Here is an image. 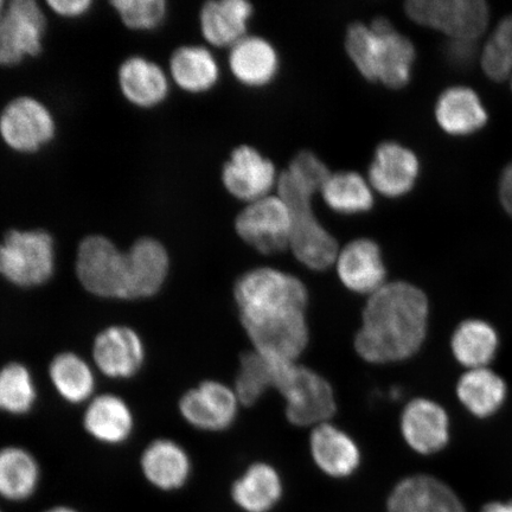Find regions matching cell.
I'll list each match as a JSON object with an SVG mask.
<instances>
[{
  "mask_svg": "<svg viewBox=\"0 0 512 512\" xmlns=\"http://www.w3.org/2000/svg\"><path fill=\"white\" fill-rule=\"evenodd\" d=\"M83 427L102 444H123L133 432V413L119 396L102 394L89 402L83 415Z\"/></svg>",
  "mask_w": 512,
  "mask_h": 512,
  "instance_id": "27",
  "label": "cell"
},
{
  "mask_svg": "<svg viewBox=\"0 0 512 512\" xmlns=\"http://www.w3.org/2000/svg\"><path fill=\"white\" fill-rule=\"evenodd\" d=\"M230 73L240 85L247 88L270 86L280 70V55L267 38L247 35L229 49Z\"/></svg>",
  "mask_w": 512,
  "mask_h": 512,
  "instance_id": "21",
  "label": "cell"
},
{
  "mask_svg": "<svg viewBox=\"0 0 512 512\" xmlns=\"http://www.w3.org/2000/svg\"><path fill=\"white\" fill-rule=\"evenodd\" d=\"M420 174L419 156L400 142L386 140L376 146L367 179L375 194L389 200H399L411 194Z\"/></svg>",
  "mask_w": 512,
  "mask_h": 512,
  "instance_id": "12",
  "label": "cell"
},
{
  "mask_svg": "<svg viewBox=\"0 0 512 512\" xmlns=\"http://www.w3.org/2000/svg\"><path fill=\"white\" fill-rule=\"evenodd\" d=\"M344 48L357 72L369 82L394 91L411 83L416 48L390 19L376 17L369 24L351 23L345 31Z\"/></svg>",
  "mask_w": 512,
  "mask_h": 512,
  "instance_id": "3",
  "label": "cell"
},
{
  "mask_svg": "<svg viewBox=\"0 0 512 512\" xmlns=\"http://www.w3.org/2000/svg\"><path fill=\"white\" fill-rule=\"evenodd\" d=\"M342 284L358 294H374L386 285L387 270L379 243L358 238L345 245L335 262Z\"/></svg>",
  "mask_w": 512,
  "mask_h": 512,
  "instance_id": "17",
  "label": "cell"
},
{
  "mask_svg": "<svg viewBox=\"0 0 512 512\" xmlns=\"http://www.w3.org/2000/svg\"><path fill=\"white\" fill-rule=\"evenodd\" d=\"M140 467L147 482L162 491L182 489L191 475L189 454L169 439H158L147 446Z\"/></svg>",
  "mask_w": 512,
  "mask_h": 512,
  "instance_id": "26",
  "label": "cell"
},
{
  "mask_svg": "<svg viewBox=\"0 0 512 512\" xmlns=\"http://www.w3.org/2000/svg\"><path fill=\"white\" fill-rule=\"evenodd\" d=\"M283 496V482L277 470L265 463L253 464L236 480L233 501L245 512H270Z\"/></svg>",
  "mask_w": 512,
  "mask_h": 512,
  "instance_id": "30",
  "label": "cell"
},
{
  "mask_svg": "<svg viewBox=\"0 0 512 512\" xmlns=\"http://www.w3.org/2000/svg\"><path fill=\"white\" fill-rule=\"evenodd\" d=\"M46 17L34 0H15L0 17V66L41 53Z\"/></svg>",
  "mask_w": 512,
  "mask_h": 512,
  "instance_id": "11",
  "label": "cell"
},
{
  "mask_svg": "<svg viewBox=\"0 0 512 512\" xmlns=\"http://www.w3.org/2000/svg\"><path fill=\"white\" fill-rule=\"evenodd\" d=\"M434 118L440 130L448 136L465 138L483 131L489 124V112L475 89L454 85L438 96Z\"/></svg>",
  "mask_w": 512,
  "mask_h": 512,
  "instance_id": "18",
  "label": "cell"
},
{
  "mask_svg": "<svg viewBox=\"0 0 512 512\" xmlns=\"http://www.w3.org/2000/svg\"><path fill=\"white\" fill-rule=\"evenodd\" d=\"M0 512H2V510H0Z\"/></svg>",
  "mask_w": 512,
  "mask_h": 512,
  "instance_id": "45",
  "label": "cell"
},
{
  "mask_svg": "<svg viewBox=\"0 0 512 512\" xmlns=\"http://www.w3.org/2000/svg\"><path fill=\"white\" fill-rule=\"evenodd\" d=\"M310 446L316 465L332 478L350 477L360 467L361 451L354 439L328 422L316 426Z\"/></svg>",
  "mask_w": 512,
  "mask_h": 512,
  "instance_id": "25",
  "label": "cell"
},
{
  "mask_svg": "<svg viewBox=\"0 0 512 512\" xmlns=\"http://www.w3.org/2000/svg\"><path fill=\"white\" fill-rule=\"evenodd\" d=\"M238 396L232 389L216 381H204L188 390L179 401V412L188 424L198 430H227L238 415Z\"/></svg>",
  "mask_w": 512,
  "mask_h": 512,
  "instance_id": "15",
  "label": "cell"
},
{
  "mask_svg": "<svg viewBox=\"0 0 512 512\" xmlns=\"http://www.w3.org/2000/svg\"><path fill=\"white\" fill-rule=\"evenodd\" d=\"M430 320L426 293L407 281H394L371 294L363 310L355 349L364 361H406L424 345Z\"/></svg>",
  "mask_w": 512,
  "mask_h": 512,
  "instance_id": "2",
  "label": "cell"
},
{
  "mask_svg": "<svg viewBox=\"0 0 512 512\" xmlns=\"http://www.w3.org/2000/svg\"><path fill=\"white\" fill-rule=\"evenodd\" d=\"M170 69L177 86L194 94L210 91L221 76L219 62L214 54L200 46L177 49L171 57Z\"/></svg>",
  "mask_w": 512,
  "mask_h": 512,
  "instance_id": "32",
  "label": "cell"
},
{
  "mask_svg": "<svg viewBox=\"0 0 512 512\" xmlns=\"http://www.w3.org/2000/svg\"><path fill=\"white\" fill-rule=\"evenodd\" d=\"M254 6L247 0H211L200 14L201 31L216 48H232L247 36Z\"/></svg>",
  "mask_w": 512,
  "mask_h": 512,
  "instance_id": "23",
  "label": "cell"
},
{
  "mask_svg": "<svg viewBox=\"0 0 512 512\" xmlns=\"http://www.w3.org/2000/svg\"><path fill=\"white\" fill-rule=\"evenodd\" d=\"M480 512H512V499L511 501H494L484 505Z\"/></svg>",
  "mask_w": 512,
  "mask_h": 512,
  "instance_id": "42",
  "label": "cell"
},
{
  "mask_svg": "<svg viewBox=\"0 0 512 512\" xmlns=\"http://www.w3.org/2000/svg\"><path fill=\"white\" fill-rule=\"evenodd\" d=\"M119 85L131 104L143 108L159 105L169 93L163 70L143 57H131L121 64Z\"/></svg>",
  "mask_w": 512,
  "mask_h": 512,
  "instance_id": "28",
  "label": "cell"
},
{
  "mask_svg": "<svg viewBox=\"0 0 512 512\" xmlns=\"http://www.w3.org/2000/svg\"><path fill=\"white\" fill-rule=\"evenodd\" d=\"M121 21L133 30H151L159 27L166 14L164 0H115Z\"/></svg>",
  "mask_w": 512,
  "mask_h": 512,
  "instance_id": "37",
  "label": "cell"
},
{
  "mask_svg": "<svg viewBox=\"0 0 512 512\" xmlns=\"http://www.w3.org/2000/svg\"><path fill=\"white\" fill-rule=\"evenodd\" d=\"M287 361L278 360L259 351L245 352L235 382V394L245 406H252L268 389L277 388L281 371Z\"/></svg>",
  "mask_w": 512,
  "mask_h": 512,
  "instance_id": "33",
  "label": "cell"
},
{
  "mask_svg": "<svg viewBox=\"0 0 512 512\" xmlns=\"http://www.w3.org/2000/svg\"><path fill=\"white\" fill-rule=\"evenodd\" d=\"M234 297L254 350L296 362L309 343L303 281L277 268H253L236 281Z\"/></svg>",
  "mask_w": 512,
  "mask_h": 512,
  "instance_id": "1",
  "label": "cell"
},
{
  "mask_svg": "<svg viewBox=\"0 0 512 512\" xmlns=\"http://www.w3.org/2000/svg\"><path fill=\"white\" fill-rule=\"evenodd\" d=\"M387 512H466L450 485L428 475H414L396 484L387 502Z\"/></svg>",
  "mask_w": 512,
  "mask_h": 512,
  "instance_id": "19",
  "label": "cell"
},
{
  "mask_svg": "<svg viewBox=\"0 0 512 512\" xmlns=\"http://www.w3.org/2000/svg\"><path fill=\"white\" fill-rule=\"evenodd\" d=\"M3 5L4 3L2 2V0H0V17H2Z\"/></svg>",
  "mask_w": 512,
  "mask_h": 512,
  "instance_id": "44",
  "label": "cell"
},
{
  "mask_svg": "<svg viewBox=\"0 0 512 512\" xmlns=\"http://www.w3.org/2000/svg\"><path fill=\"white\" fill-rule=\"evenodd\" d=\"M55 121L48 108L28 96L11 101L0 115V134L12 150L35 152L55 136Z\"/></svg>",
  "mask_w": 512,
  "mask_h": 512,
  "instance_id": "13",
  "label": "cell"
},
{
  "mask_svg": "<svg viewBox=\"0 0 512 512\" xmlns=\"http://www.w3.org/2000/svg\"><path fill=\"white\" fill-rule=\"evenodd\" d=\"M280 174L272 160L252 145L242 144L230 152L222 169V183L230 196L252 203L277 191Z\"/></svg>",
  "mask_w": 512,
  "mask_h": 512,
  "instance_id": "10",
  "label": "cell"
},
{
  "mask_svg": "<svg viewBox=\"0 0 512 512\" xmlns=\"http://www.w3.org/2000/svg\"><path fill=\"white\" fill-rule=\"evenodd\" d=\"M287 170L318 192L322 190L332 172L322 158L309 150L299 151L288 164Z\"/></svg>",
  "mask_w": 512,
  "mask_h": 512,
  "instance_id": "38",
  "label": "cell"
},
{
  "mask_svg": "<svg viewBox=\"0 0 512 512\" xmlns=\"http://www.w3.org/2000/svg\"><path fill=\"white\" fill-rule=\"evenodd\" d=\"M483 72L491 81L510 80L512 92V16L498 23L480 57Z\"/></svg>",
  "mask_w": 512,
  "mask_h": 512,
  "instance_id": "36",
  "label": "cell"
},
{
  "mask_svg": "<svg viewBox=\"0 0 512 512\" xmlns=\"http://www.w3.org/2000/svg\"><path fill=\"white\" fill-rule=\"evenodd\" d=\"M401 433L414 452L433 456L450 444V415L437 401L416 398L403 409Z\"/></svg>",
  "mask_w": 512,
  "mask_h": 512,
  "instance_id": "14",
  "label": "cell"
},
{
  "mask_svg": "<svg viewBox=\"0 0 512 512\" xmlns=\"http://www.w3.org/2000/svg\"><path fill=\"white\" fill-rule=\"evenodd\" d=\"M277 194L290 209V249L293 255L300 264L312 271L329 270L335 265L339 246L335 236L320 223L313 209V196L319 192L285 169L280 172Z\"/></svg>",
  "mask_w": 512,
  "mask_h": 512,
  "instance_id": "4",
  "label": "cell"
},
{
  "mask_svg": "<svg viewBox=\"0 0 512 512\" xmlns=\"http://www.w3.org/2000/svg\"><path fill=\"white\" fill-rule=\"evenodd\" d=\"M405 14L420 27L454 41L476 42L490 22V6L484 0H409Z\"/></svg>",
  "mask_w": 512,
  "mask_h": 512,
  "instance_id": "6",
  "label": "cell"
},
{
  "mask_svg": "<svg viewBox=\"0 0 512 512\" xmlns=\"http://www.w3.org/2000/svg\"><path fill=\"white\" fill-rule=\"evenodd\" d=\"M499 202L512 219V162L502 172L498 187Z\"/></svg>",
  "mask_w": 512,
  "mask_h": 512,
  "instance_id": "41",
  "label": "cell"
},
{
  "mask_svg": "<svg viewBox=\"0 0 512 512\" xmlns=\"http://www.w3.org/2000/svg\"><path fill=\"white\" fill-rule=\"evenodd\" d=\"M55 272L54 240L43 230H11L0 243V275L12 285L46 284Z\"/></svg>",
  "mask_w": 512,
  "mask_h": 512,
  "instance_id": "5",
  "label": "cell"
},
{
  "mask_svg": "<svg viewBox=\"0 0 512 512\" xmlns=\"http://www.w3.org/2000/svg\"><path fill=\"white\" fill-rule=\"evenodd\" d=\"M324 203L339 215L369 213L375 206V192L367 177L356 171L331 172L319 192Z\"/></svg>",
  "mask_w": 512,
  "mask_h": 512,
  "instance_id": "29",
  "label": "cell"
},
{
  "mask_svg": "<svg viewBox=\"0 0 512 512\" xmlns=\"http://www.w3.org/2000/svg\"><path fill=\"white\" fill-rule=\"evenodd\" d=\"M275 389L284 396L286 416L293 425H322L336 412L330 383L296 362L285 364Z\"/></svg>",
  "mask_w": 512,
  "mask_h": 512,
  "instance_id": "7",
  "label": "cell"
},
{
  "mask_svg": "<svg viewBox=\"0 0 512 512\" xmlns=\"http://www.w3.org/2000/svg\"><path fill=\"white\" fill-rule=\"evenodd\" d=\"M460 405L473 418L488 420L502 411L508 400L509 387L502 375L494 369L465 370L456 384Z\"/></svg>",
  "mask_w": 512,
  "mask_h": 512,
  "instance_id": "22",
  "label": "cell"
},
{
  "mask_svg": "<svg viewBox=\"0 0 512 512\" xmlns=\"http://www.w3.org/2000/svg\"><path fill=\"white\" fill-rule=\"evenodd\" d=\"M91 0H49L51 10L62 17H79L91 8Z\"/></svg>",
  "mask_w": 512,
  "mask_h": 512,
  "instance_id": "40",
  "label": "cell"
},
{
  "mask_svg": "<svg viewBox=\"0 0 512 512\" xmlns=\"http://www.w3.org/2000/svg\"><path fill=\"white\" fill-rule=\"evenodd\" d=\"M51 383L63 400L73 405L92 398L95 376L89 364L74 352H62L49 366Z\"/></svg>",
  "mask_w": 512,
  "mask_h": 512,
  "instance_id": "34",
  "label": "cell"
},
{
  "mask_svg": "<svg viewBox=\"0 0 512 512\" xmlns=\"http://www.w3.org/2000/svg\"><path fill=\"white\" fill-rule=\"evenodd\" d=\"M76 274L94 296L126 300V253L105 236H88L80 243Z\"/></svg>",
  "mask_w": 512,
  "mask_h": 512,
  "instance_id": "8",
  "label": "cell"
},
{
  "mask_svg": "<svg viewBox=\"0 0 512 512\" xmlns=\"http://www.w3.org/2000/svg\"><path fill=\"white\" fill-rule=\"evenodd\" d=\"M450 348L454 360L465 370L488 368L501 348V336L489 320L466 318L452 332Z\"/></svg>",
  "mask_w": 512,
  "mask_h": 512,
  "instance_id": "24",
  "label": "cell"
},
{
  "mask_svg": "<svg viewBox=\"0 0 512 512\" xmlns=\"http://www.w3.org/2000/svg\"><path fill=\"white\" fill-rule=\"evenodd\" d=\"M41 469L32 454L22 447L0 448V497L9 502H24L35 495Z\"/></svg>",
  "mask_w": 512,
  "mask_h": 512,
  "instance_id": "31",
  "label": "cell"
},
{
  "mask_svg": "<svg viewBox=\"0 0 512 512\" xmlns=\"http://www.w3.org/2000/svg\"><path fill=\"white\" fill-rule=\"evenodd\" d=\"M37 400L34 377L22 363L11 362L0 369V412L24 415Z\"/></svg>",
  "mask_w": 512,
  "mask_h": 512,
  "instance_id": "35",
  "label": "cell"
},
{
  "mask_svg": "<svg viewBox=\"0 0 512 512\" xmlns=\"http://www.w3.org/2000/svg\"><path fill=\"white\" fill-rule=\"evenodd\" d=\"M93 360L107 377L131 379L142 369L145 361L143 339L128 326H110L95 337Z\"/></svg>",
  "mask_w": 512,
  "mask_h": 512,
  "instance_id": "16",
  "label": "cell"
},
{
  "mask_svg": "<svg viewBox=\"0 0 512 512\" xmlns=\"http://www.w3.org/2000/svg\"><path fill=\"white\" fill-rule=\"evenodd\" d=\"M169 254L159 241L150 238L134 242L126 252V300L155 296L168 278Z\"/></svg>",
  "mask_w": 512,
  "mask_h": 512,
  "instance_id": "20",
  "label": "cell"
},
{
  "mask_svg": "<svg viewBox=\"0 0 512 512\" xmlns=\"http://www.w3.org/2000/svg\"><path fill=\"white\" fill-rule=\"evenodd\" d=\"M234 227L239 238L261 254L273 255L290 249V209L278 194L246 204Z\"/></svg>",
  "mask_w": 512,
  "mask_h": 512,
  "instance_id": "9",
  "label": "cell"
},
{
  "mask_svg": "<svg viewBox=\"0 0 512 512\" xmlns=\"http://www.w3.org/2000/svg\"><path fill=\"white\" fill-rule=\"evenodd\" d=\"M44 512H80L74 508L66 507V505H59V507L50 508Z\"/></svg>",
  "mask_w": 512,
  "mask_h": 512,
  "instance_id": "43",
  "label": "cell"
},
{
  "mask_svg": "<svg viewBox=\"0 0 512 512\" xmlns=\"http://www.w3.org/2000/svg\"><path fill=\"white\" fill-rule=\"evenodd\" d=\"M445 56L452 66L469 68L477 56V43L450 40L446 44Z\"/></svg>",
  "mask_w": 512,
  "mask_h": 512,
  "instance_id": "39",
  "label": "cell"
}]
</instances>
